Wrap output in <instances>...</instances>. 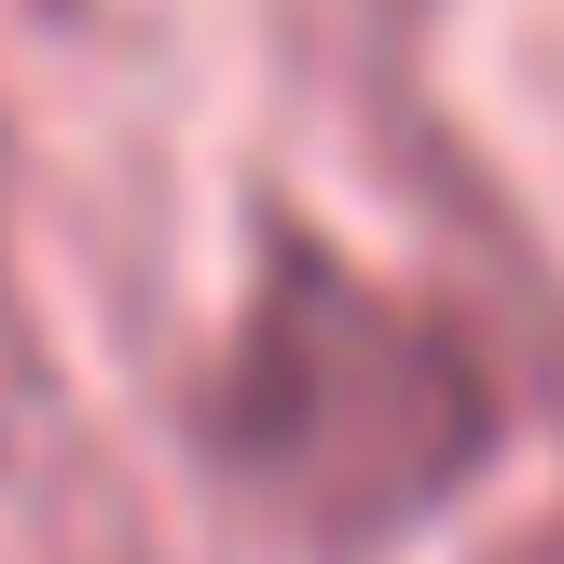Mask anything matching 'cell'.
Returning a JSON list of instances; mask_svg holds the SVG:
<instances>
[{
  "label": "cell",
  "mask_w": 564,
  "mask_h": 564,
  "mask_svg": "<svg viewBox=\"0 0 564 564\" xmlns=\"http://www.w3.org/2000/svg\"><path fill=\"white\" fill-rule=\"evenodd\" d=\"M42 358V330H28V275H14V138H0V386Z\"/></svg>",
  "instance_id": "obj_2"
},
{
  "label": "cell",
  "mask_w": 564,
  "mask_h": 564,
  "mask_svg": "<svg viewBox=\"0 0 564 564\" xmlns=\"http://www.w3.org/2000/svg\"><path fill=\"white\" fill-rule=\"evenodd\" d=\"M510 413L523 400L496 345L441 290L372 275L317 220H275L207 358L193 441L220 496L303 564H386L482 496V468L510 455Z\"/></svg>",
  "instance_id": "obj_1"
},
{
  "label": "cell",
  "mask_w": 564,
  "mask_h": 564,
  "mask_svg": "<svg viewBox=\"0 0 564 564\" xmlns=\"http://www.w3.org/2000/svg\"><path fill=\"white\" fill-rule=\"evenodd\" d=\"M482 564H564V496H551V510H538V523H523V538H496Z\"/></svg>",
  "instance_id": "obj_3"
}]
</instances>
